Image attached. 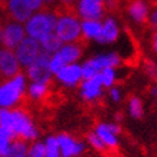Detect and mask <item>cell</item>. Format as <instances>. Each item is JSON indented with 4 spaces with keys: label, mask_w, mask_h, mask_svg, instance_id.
<instances>
[{
    "label": "cell",
    "mask_w": 157,
    "mask_h": 157,
    "mask_svg": "<svg viewBox=\"0 0 157 157\" xmlns=\"http://www.w3.org/2000/svg\"><path fill=\"white\" fill-rule=\"evenodd\" d=\"M22 2L25 3L33 13L38 12V10H42L45 8V4H44L42 0H22Z\"/></svg>",
    "instance_id": "cell-33"
},
{
    "label": "cell",
    "mask_w": 157,
    "mask_h": 157,
    "mask_svg": "<svg viewBox=\"0 0 157 157\" xmlns=\"http://www.w3.org/2000/svg\"><path fill=\"white\" fill-rule=\"evenodd\" d=\"M121 35V28L117 19L113 15H106L102 19V27H101V32L97 37V40L95 41L98 45L107 46L116 44L117 40L120 38Z\"/></svg>",
    "instance_id": "cell-13"
},
{
    "label": "cell",
    "mask_w": 157,
    "mask_h": 157,
    "mask_svg": "<svg viewBox=\"0 0 157 157\" xmlns=\"http://www.w3.org/2000/svg\"><path fill=\"white\" fill-rule=\"evenodd\" d=\"M28 142L23 139H19V138H15L13 142H12V146H10V152H9V157H15V156H25L27 155V151H28Z\"/></svg>",
    "instance_id": "cell-26"
},
{
    "label": "cell",
    "mask_w": 157,
    "mask_h": 157,
    "mask_svg": "<svg viewBox=\"0 0 157 157\" xmlns=\"http://www.w3.org/2000/svg\"><path fill=\"white\" fill-rule=\"evenodd\" d=\"M82 19L70 10L58 13L56 25L54 32L64 44L79 42L82 40Z\"/></svg>",
    "instance_id": "cell-4"
},
{
    "label": "cell",
    "mask_w": 157,
    "mask_h": 157,
    "mask_svg": "<svg viewBox=\"0 0 157 157\" xmlns=\"http://www.w3.org/2000/svg\"><path fill=\"white\" fill-rule=\"evenodd\" d=\"M3 79V77H2V73H0V81H2Z\"/></svg>",
    "instance_id": "cell-44"
},
{
    "label": "cell",
    "mask_w": 157,
    "mask_h": 157,
    "mask_svg": "<svg viewBox=\"0 0 157 157\" xmlns=\"http://www.w3.org/2000/svg\"><path fill=\"white\" fill-rule=\"evenodd\" d=\"M144 73L152 81H157V64L152 60H148L144 63Z\"/></svg>",
    "instance_id": "cell-32"
},
{
    "label": "cell",
    "mask_w": 157,
    "mask_h": 157,
    "mask_svg": "<svg viewBox=\"0 0 157 157\" xmlns=\"http://www.w3.org/2000/svg\"><path fill=\"white\" fill-rule=\"evenodd\" d=\"M0 40H2V25H0Z\"/></svg>",
    "instance_id": "cell-41"
},
{
    "label": "cell",
    "mask_w": 157,
    "mask_h": 157,
    "mask_svg": "<svg viewBox=\"0 0 157 157\" xmlns=\"http://www.w3.org/2000/svg\"><path fill=\"white\" fill-rule=\"evenodd\" d=\"M50 83H42V82H28L26 96L32 101H41L44 100L49 93Z\"/></svg>",
    "instance_id": "cell-20"
},
{
    "label": "cell",
    "mask_w": 157,
    "mask_h": 157,
    "mask_svg": "<svg viewBox=\"0 0 157 157\" xmlns=\"http://www.w3.org/2000/svg\"><path fill=\"white\" fill-rule=\"evenodd\" d=\"M151 45H152L153 51L157 54V29L152 33V37H151Z\"/></svg>",
    "instance_id": "cell-36"
},
{
    "label": "cell",
    "mask_w": 157,
    "mask_h": 157,
    "mask_svg": "<svg viewBox=\"0 0 157 157\" xmlns=\"http://www.w3.org/2000/svg\"><path fill=\"white\" fill-rule=\"evenodd\" d=\"M28 82L25 72H19L12 78L0 81V109L19 107L26 97Z\"/></svg>",
    "instance_id": "cell-2"
},
{
    "label": "cell",
    "mask_w": 157,
    "mask_h": 157,
    "mask_svg": "<svg viewBox=\"0 0 157 157\" xmlns=\"http://www.w3.org/2000/svg\"><path fill=\"white\" fill-rule=\"evenodd\" d=\"M93 63L96 64L98 70L101 72L106 68H119L121 65V56L117 51H107V52H100L91 56Z\"/></svg>",
    "instance_id": "cell-18"
},
{
    "label": "cell",
    "mask_w": 157,
    "mask_h": 157,
    "mask_svg": "<svg viewBox=\"0 0 157 157\" xmlns=\"http://www.w3.org/2000/svg\"><path fill=\"white\" fill-rule=\"evenodd\" d=\"M59 55L65 61V64H74V63H79L81 59L83 58L84 54V48L79 42H70V44H64L61 46V49L58 51Z\"/></svg>",
    "instance_id": "cell-17"
},
{
    "label": "cell",
    "mask_w": 157,
    "mask_h": 157,
    "mask_svg": "<svg viewBox=\"0 0 157 157\" xmlns=\"http://www.w3.org/2000/svg\"><path fill=\"white\" fill-rule=\"evenodd\" d=\"M17 138L14 133L6 127H0V157H9L12 142Z\"/></svg>",
    "instance_id": "cell-21"
},
{
    "label": "cell",
    "mask_w": 157,
    "mask_h": 157,
    "mask_svg": "<svg viewBox=\"0 0 157 157\" xmlns=\"http://www.w3.org/2000/svg\"><path fill=\"white\" fill-rule=\"evenodd\" d=\"M22 72V67L13 50L4 49L0 55V73L3 79H8Z\"/></svg>",
    "instance_id": "cell-14"
},
{
    "label": "cell",
    "mask_w": 157,
    "mask_h": 157,
    "mask_svg": "<svg viewBox=\"0 0 157 157\" xmlns=\"http://www.w3.org/2000/svg\"><path fill=\"white\" fill-rule=\"evenodd\" d=\"M93 132L101 138L107 150H116L119 147V136L121 133V127L116 121H101L98 123Z\"/></svg>",
    "instance_id": "cell-9"
},
{
    "label": "cell",
    "mask_w": 157,
    "mask_h": 157,
    "mask_svg": "<svg viewBox=\"0 0 157 157\" xmlns=\"http://www.w3.org/2000/svg\"><path fill=\"white\" fill-rule=\"evenodd\" d=\"M98 77L105 90H109L110 87L116 84L117 82V68H106L102 69L98 73Z\"/></svg>",
    "instance_id": "cell-24"
},
{
    "label": "cell",
    "mask_w": 157,
    "mask_h": 157,
    "mask_svg": "<svg viewBox=\"0 0 157 157\" xmlns=\"http://www.w3.org/2000/svg\"><path fill=\"white\" fill-rule=\"evenodd\" d=\"M81 67H82V77H83V79H90V78L96 77L100 73V70L96 67L95 63H93L92 58L86 59L81 64Z\"/></svg>",
    "instance_id": "cell-27"
},
{
    "label": "cell",
    "mask_w": 157,
    "mask_h": 157,
    "mask_svg": "<svg viewBox=\"0 0 157 157\" xmlns=\"http://www.w3.org/2000/svg\"><path fill=\"white\" fill-rule=\"evenodd\" d=\"M0 127L9 128L17 138L33 142L40 137V132L31 115L21 107L0 109Z\"/></svg>",
    "instance_id": "cell-1"
},
{
    "label": "cell",
    "mask_w": 157,
    "mask_h": 157,
    "mask_svg": "<svg viewBox=\"0 0 157 157\" xmlns=\"http://www.w3.org/2000/svg\"><path fill=\"white\" fill-rule=\"evenodd\" d=\"M151 6L146 0H132L127 6V14L133 23L142 26L148 22Z\"/></svg>",
    "instance_id": "cell-15"
},
{
    "label": "cell",
    "mask_w": 157,
    "mask_h": 157,
    "mask_svg": "<svg viewBox=\"0 0 157 157\" xmlns=\"http://www.w3.org/2000/svg\"><path fill=\"white\" fill-rule=\"evenodd\" d=\"M58 13L52 12L50 9H44L35 12L28 21L25 23L26 35L28 37H32L37 41H41L45 36L52 33L55 31Z\"/></svg>",
    "instance_id": "cell-3"
},
{
    "label": "cell",
    "mask_w": 157,
    "mask_h": 157,
    "mask_svg": "<svg viewBox=\"0 0 157 157\" xmlns=\"http://www.w3.org/2000/svg\"><path fill=\"white\" fill-rule=\"evenodd\" d=\"M65 61L63 60V58L59 55V52H55L51 55V58H50V63H49V68H50V72L55 75L59 70L63 68V67H65Z\"/></svg>",
    "instance_id": "cell-30"
},
{
    "label": "cell",
    "mask_w": 157,
    "mask_h": 157,
    "mask_svg": "<svg viewBox=\"0 0 157 157\" xmlns=\"http://www.w3.org/2000/svg\"><path fill=\"white\" fill-rule=\"evenodd\" d=\"M54 79L64 88H68V90L77 88L78 86L81 84V82L83 81L81 64L79 63L67 64L54 75Z\"/></svg>",
    "instance_id": "cell-10"
},
{
    "label": "cell",
    "mask_w": 157,
    "mask_h": 157,
    "mask_svg": "<svg viewBox=\"0 0 157 157\" xmlns=\"http://www.w3.org/2000/svg\"><path fill=\"white\" fill-rule=\"evenodd\" d=\"M105 6H106V10H113L117 6V0H105Z\"/></svg>",
    "instance_id": "cell-35"
},
{
    "label": "cell",
    "mask_w": 157,
    "mask_h": 157,
    "mask_svg": "<svg viewBox=\"0 0 157 157\" xmlns=\"http://www.w3.org/2000/svg\"><path fill=\"white\" fill-rule=\"evenodd\" d=\"M78 93H79V97L84 102H90V104H93L102 98L105 88L98 74L93 78H90V79H83L81 84L78 86Z\"/></svg>",
    "instance_id": "cell-12"
},
{
    "label": "cell",
    "mask_w": 157,
    "mask_h": 157,
    "mask_svg": "<svg viewBox=\"0 0 157 157\" xmlns=\"http://www.w3.org/2000/svg\"><path fill=\"white\" fill-rule=\"evenodd\" d=\"M86 139H87V142H86V143H87L93 151L102 153V152H105V151L107 150L106 146L104 144V142L101 140V138H100L93 130L88 133L87 137H86Z\"/></svg>",
    "instance_id": "cell-28"
},
{
    "label": "cell",
    "mask_w": 157,
    "mask_h": 157,
    "mask_svg": "<svg viewBox=\"0 0 157 157\" xmlns=\"http://www.w3.org/2000/svg\"><path fill=\"white\" fill-rule=\"evenodd\" d=\"M56 138L61 157H81L87 150V143L84 140L78 139L68 133H59Z\"/></svg>",
    "instance_id": "cell-11"
},
{
    "label": "cell",
    "mask_w": 157,
    "mask_h": 157,
    "mask_svg": "<svg viewBox=\"0 0 157 157\" xmlns=\"http://www.w3.org/2000/svg\"><path fill=\"white\" fill-rule=\"evenodd\" d=\"M5 2H6V0H0V3H2V4H4Z\"/></svg>",
    "instance_id": "cell-42"
},
{
    "label": "cell",
    "mask_w": 157,
    "mask_h": 157,
    "mask_svg": "<svg viewBox=\"0 0 157 157\" xmlns=\"http://www.w3.org/2000/svg\"><path fill=\"white\" fill-rule=\"evenodd\" d=\"M44 143L46 148V157H61L56 136H48Z\"/></svg>",
    "instance_id": "cell-25"
},
{
    "label": "cell",
    "mask_w": 157,
    "mask_h": 157,
    "mask_svg": "<svg viewBox=\"0 0 157 157\" xmlns=\"http://www.w3.org/2000/svg\"><path fill=\"white\" fill-rule=\"evenodd\" d=\"M107 97L113 104H120L123 100V91L119 86H113L107 90Z\"/></svg>",
    "instance_id": "cell-31"
},
{
    "label": "cell",
    "mask_w": 157,
    "mask_h": 157,
    "mask_svg": "<svg viewBox=\"0 0 157 157\" xmlns=\"http://www.w3.org/2000/svg\"><path fill=\"white\" fill-rule=\"evenodd\" d=\"M75 14L82 21H102L106 17L105 0H75Z\"/></svg>",
    "instance_id": "cell-7"
},
{
    "label": "cell",
    "mask_w": 157,
    "mask_h": 157,
    "mask_svg": "<svg viewBox=\"0 0 157 157\" xmlns=\"http://www.w3.org/2000/svg\"><path fill=\"white\" fill-rule=\"evenodd\" d=\"M28 157H46V148L45 143L42 140H33L31 142L28 146V151H27Z\"/></svg>",
    "instance_id": "cell-29"
},
{
    "label": "cell",
    "mask_w": 157,
    "mask_h": 157,
    "mask_svg": "<svg viewBox=\"0 0 157 157\" xmlns=\"http://www.w3.org/2000/svg\"><path fill=\"white\" fill-rule=\"evenodd\" d=\"M3 5H4L6 14L9 15V18L12 21L23 23V25H25L28 21V18L33 14V12L31 10L22 0H6Z\"/></svg>",
    "instance_id": "cell-16"
},
{
    "label": "cell",
    "mask_w": 157,
    "mask_h": 157,
    "mask_svg": "<svg viewBox=\"0 0 157 157\" xmlns=\"http://www.w3.org/2000/svg\"><path fill=\"white\" fill-rule=\"evenodd\" d=\"M15 157H28L27 155H25V156H15Z\"/></svg>",
    "instance_id": "cell-43"
},
{
    "label": "cell",
    "mask_w": 157,
    "mask_h": 157,
    "mask_svg": "<svg viewBox=\"0 0 157 157\" xmlns=\"http://www.w3.org/2000/svg\"><path fill=\"white\" fill-rule=\"evenodd\" d=\"M127 109H128V114L130 117L136 120L142 119L144 115V105L143 101L138 96H130L127 104Z\"/></svg>",
    "instance_id": "cell-23"
},
{
    "label": "cell",
    "mask_w": 157,
    "mask_h": 157,
    "mask_svg": "<svg viewBox=\"0 0 157 157\" xmlns=\"http://www.w3.org/2000/svg\"><path fill=\"white\" fill-rule=\"evenodd\" d=\"M42 2H44L45 6H51V5H54L55 3H56L58 0H42Z\"/></svg>",
    "instance_id": "cell-39"
},
{
    "label": "cell",
    "mask_w": 157,
    "mask_h": 157,
    "mask_svg": "<svg viewBox=\"0 0 157 157\" xmlns=\"http://www.w3.org/2000/svg\"><path fill=\"white\" fill-rule=\"evenodd\" d=\"M25 25L15 21H6L4 25H2V40L0 44L4 49L14 50L17 46L25 40L26 37Z\"/></svg>",
    "instance_id": "cell-6"
},
{
    "label": "cell",
    "mask_w": 157,
    "mask_h": 157,
    "mask_svg": "<svg viewBox=\"0 0 157 157\" xmlns=\"http://www.w3.org/2000/svg\"><path fill=\"white\" fill-rule=\"evenodd\" d=\"M148 23L150 26L155 29H157V3L151 8L150 10V17H148Z\"/></svg>",
    "instance_id": "cell-34"
},
{
    "label": "cell",
    "mask_w": 157,
    "mask_h": 157,
    "mask_svg": "<svg viewBox=\"0 0 157 157\" xmlns=\"http://www.w3.org/2000/svg\"><path fill=\"white\" fill-rule=\"evenodd\" d=\"M101 27H102V21L96 19H86L82 21V38L84 41H93L97 40V37L101 32Z\"/></svg>",
    "instance_id": "cell-19"
},
{
    "label": "cell",
    "mask_w": 157,
    "mask_h": 157,
    "mask_svg": "<svg viewBox=\"0 0 157 157\" xmlns=\"http://www.w3.org/2000/svg\"><path fill=\"white\" fill-rule=\"evenodd\" d=\"M3 50H4V48L2 46V44H0V55H2V52H3Z\"/></svg>",
    "instance_id": "cell-40"
},
{
    "label": "cell",
    "mask_w": 157,
    "mask_h": 157,
    "mask_svg": "<svg viewBox=\"0 0 157 157\" xmlns=\"http://www.w3.org/2000/svg\"><path fill=\"white\" fill-rule=\"evenodd\" d=\"M13 51L15 54V56H17L22 69H26L37 59V56L40 55L42 49H41L40 41L35 40L32 37L26 36L25 40H23Z\"/></svg>",
    "instance_id": "cell-8"
},
{
    "label": "cell",
    "mask_w": 157,
    "mask_h": 157,
    "mask_svg": "<svg viewBox=\"0 0 157 157\" xmlns=\"http://www.w3.org/2000/svg\"><path fill=\"white\" fill-rule=\"evenodd\" d=\"M58 2H60L64 6H67V8H69V6H72V5H74V3H75V0H58Z\"/></svg>",
    "instance_id": "cell-38"
},
{
    "label": "cell",
    "mask_w": 157,
    "mask_h": 157,
    "mask_svg": "<svg viewBox=\"0 0 157 157\" xmlns=\"http://www.w3.org/2000/svg\"><path fill=\"white\" fill-rule=\"evenodd\" d=\"M40 45H41V49L46 52H49V54H55V52H58L60 49H61V46L64 45V42H63L59 36L52 32L48 36H45L42 40L40 41Z\"/></svg>",
    "instance_id": "cell-22"
},
{
    "label": "cell",
    "mask_w": 157,
    "mask_h": 157,
    "mask_svg": "<svg viewBox=\"0 0 157 157\" xmlns=\"http://www.w3.org/2000/svg\"><path fill=\"white\" fill-rule=\"evenodd\" d=\"M51 54L41 51L37 59L31 64L28 68H26V75L29 82H42V83H51L54 79V74L50 72L49 63H50Z\"/></svg>",
    "instance_id": "cell-5"
},
{
    "label": "cell",
    "mask_w": 157,
    "mask_h": 157,
    "mask_svg": "<svg viewBox=\"0 0 157 157\" xmlns=\"http://www.w3.org/2000/svg\"><path fill=\"white\" fill-rule=\"evenodd\" d=\"M148 92H150V96H151L153 100L157 98V86H156V84L151 86L150 90H148Z\"/></svg>",
    "instance_id": "cell-37"
}]
</instances>
